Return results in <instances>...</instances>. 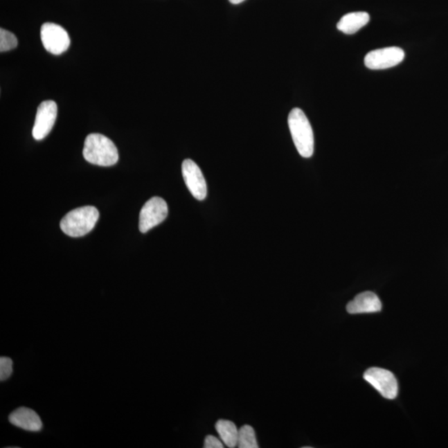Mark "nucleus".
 I'll return each mask as SVG.
<instances>
[{
	"label": "nucleus",
	"mask_w": 448,
	"mask_h": 448,
	"mask_svg": "<svg viewBox=\"0 0 448 448\" xmlns=\"http://www.w3.org/2000/svg\"><path fill=\"white\" fill-rule=\"evenodd\" d=\"M18 46V39L14 33L0 29V52L10 51Z\"/></svg>",
	"instance_id": "2eb2a0df"
},
{
	"label": "nucleus",
	"mask_w": 448,
	"mask_h": 448,
	"mask_svg": "<svg viewBox=\"0 0 448 448\" xmlns=\"http://www.w3.org/2000/svg\"><path fill=\"white\" fill-rule=\"evenodd\" d=\"M288 125L297 152L304 158L314 153V134L307 116L299 108L292 109L288 116Z\"/></svg>",
	"instance_id": "f03ea898"
},
{
	"label": "nucleus",
	"mask_w": 448,
	"mask_h": 448,
	"mask_svg": "<svg viewBox=\"0 0 448 448\" xmlns=\"http://www.w3.org/2000/svg\"><path fill=\"white\" fill-rule=\"evenodd\" d=\"M99 219V211L93 206L81 207L66 213L60 223L62 231L66 235L85 236L95 228Z\"/></svg>",
	"instance_id": "7ed1b4c3"
},
{
	"label": "nucleus",
	"mask_w": 448,
	"mask_h": 448,
	"mask_svg": "<svg viewBox=\"0 0 448 448\" xmlns=\"http://www.w3.org/2000/svg\"><path fill=\"white\" fill-rule=\"evenodd\" d=\"M82 154L87 162L99 166L114 165L119 160L115 144L100 134H90L87 136Z\"/></svg>",
	"instance_id": "f257e3e1"
},
{
	"label": "nucleus",
	"mask_w": 448,
	"mask_h": 448,
	"mask_svg": "<svg viewBox=\"0 0 448 448\" xmlns=\"http://www.w3.org/2000/svg\"><path fill=\"white\" fill-rule=\"evenodd\" d=\"M364 379L385 399L395 400L397 396L399 386L392 372L381 368H370L364 372Z\"/></svg>",
	"instance_id": "20e7f679"
},
{
	"label": "nucleus",
	"mask_w": 448,
	"mask_h": 448,
	"mask_svg": "<svg viewBox=\"0 0 448 448\" xmlns=\"http://www.w3.org/2000/svg\"><path fill=\"white\" fill-rule=\"evenodd\" d=\"M204 448H223L224 442L220 441L219 438H217L212 435H208L205 438L204 440Z\"/></svg>",
	"instance_id": "f3484780"
},
{
	"label": "nucleus",
	"mask_w": 448,
	"mask_h": 448,
	"mask_svg": "<svg viewBox=\"0 0 448 448\" xmlns=\"http://www.w3.org/2000/svg\"><path fill=\"white\" fill-rule=\"evenodd\" d=\"M12 373V361L10 358H0V380L4 381L10 378Z\"/></svg>",
	"instance_id": "dca6fc26"
},
{
	"label": "nucleus",
	"mask_w": 448,
	"mask_h": 448,
	"mask_svg": "<svg viewBox=\"0 0 448 448\" xmlns=\"http://www.w3.org/2000/svg\"><path fill=\"white\" fill-rule=\"evenodd\" d=\"M229 1L233 4H238L245 1V0H229Z\"/></svg>",
	"instance_id": "a211bd4d"
},
{
	"label": "nucleus",
	"mask_w": 448,
	"mask_h": 448,
	"mask_svg": "<svg viewBox=\"0 0 448 448\" xmlns=\"http://www.w3.org/2000/svg\"><path fill=\"white\" fill-rule=\"evenodd\" d=\"M404 50L397 47L376 49L364 57V64L371 70H383L399 65L404 60Z\"/></svg>",
	"instance_id": "0eeeda50"
},
{
	"label": "nucleus",
	"mask_w": 448,
	"mask_h": 448,
	"mask_svg": "<svg viewBox=\"0 0 448 448\" xmlns=\"http://www.w3.org/2000/svg\"><path fill=\"white\" fill-rule=\"evenodd\" d=\"M381 309L382 303L378 296L372 292L360 293L346 307L350 314L375 313L380 312Z\"/></svg>",
	"instance_id": "9b49d317"
},
{
	"label": "nucleus",
	"mask_w": 448,
	"mask_h": 448,
	"mask_svg": "<svg viewBox=\"0 0 448 448\" xmlns=\"http://www.w3.org/2000/svg\"><path fill=\"white\" fill-rule=\"evenodd\" d=\"M370 15L366 12H350L342 17L337 28L346 35H354L370 22Z\"/></svg>",
	"instance_id": "f8f14e48"
},
{
	"label": "nucleus",
	"mask_w": 448,
	"mask_h": 448,
	"mask_svg": "<svg viewBox=\"0 0 448 448\" xmlns=\"http://www.w3.org/2000/svg\"><path fill=\"white\" fill-rule=\"evenodd\" d=\"M167 216H168V205L165 201L160 197H153L141 208L139 219L141 233H147L150 229L161 224Z\"/></svg>",
	"instance_id": "39448f33"
},
{
	"label": "nucleus",
	"mask_w": 448,
	"mask_h": 448,
	"mask_svg": "<svg viewBox=\"0 0 448 448\" xmlns=\"http://www.w3.org/2000/svg\"><path fill=\"white\" fill-rule=\"evenodd\" d=\"M215 429L224 445L231 448L238 446L240 430H238L237 426L233 422L220 420L216 422Z\"/></svg>",
	"instance_id": "ddd939ff"
},
{
	"label": "nucleus",
	"mask_w": 448,
	"mask_h": 448,
	"mask_svg": "<svg viewBox=\"0 0 448 448\" xmlns=\"http://www.w3.org/2000/svg\"><path fill=\"white\" fill-rule=\"evenodd\" d=\"M182 174L188 190L196 199L204 200L207 196L206 181L198 165L187 159L182 164Z\"/></svg>",
	"instance_id": "1a4fd4ad"
},
{
	"label": "nucleus",
	"mask_w": 448,
	"mask_h": 448,
	"mask_svg": "<svg viewBox=\"0 0 448 448\" xmlns=\"http://www.w3.org/2000/svg\"><path fill=\"white\" fill-rule=\"evenodd\" d=\"M238 447L240 448H258L256 433L252 426L244 425L238 431Z\"/></svg>",
	"instance_id": "4468645a"
},
{
	"label": "nucleus",
	"mask_w": 448,
	"mask_h": 448,
	"mask_svg": "<svg viewBox=\"0 0 448 448\" xmlns=\"http://www.w3.org/2000/svg\"><path fill=\"white\" fill-rule=\"evenodd\" d=\"M41 40L44 47L53 55H60L69 49L71 40L68 32L53 23H45L41 28Z\"/></svg>",
	"instance_id": "423d86ee"
},
{
	"label": "nucleus",
	"mask_w": 448,
	"mask_h": 448,
	"mask_svg": "<svg viewBox=\"0 0 448 448\" xmlns=\"http://www.w3.org/2000/svg\"><path fill=\"white\" fill-rule=\"evenodd\" d=\"M10 424L28 432H40L43 429V422L35 411L28 408L15 410L8 417Z\"/></svg>",
	"instance_id": "9d476101"
},
{
	"label": "nucleus",
	"mask_w": 448,
	"mask_h": 448,
	"mask_svg": "<svg viewBox=\"0 0 448 448\" xmlns=\"http://www.w3.org/2000/svg\"><path fill=\"white\" fill-rule=\"evenodd\" d=\"M57 116V106L53 100H45L39 105L32 132L35 140H43L51 132Z\"/></svg>",
	"instance_id": "6e6552de"
}]
</instances>
